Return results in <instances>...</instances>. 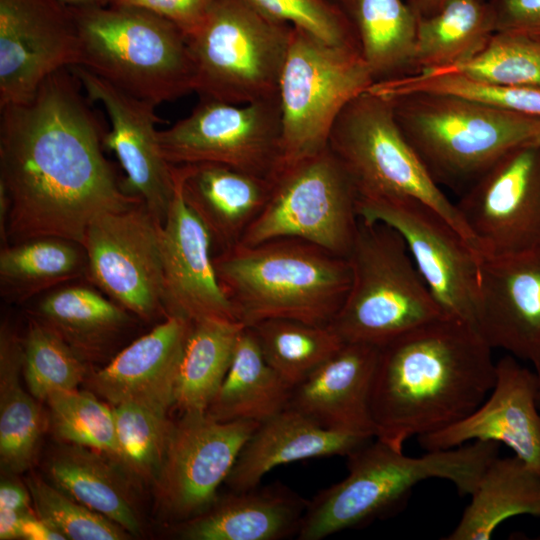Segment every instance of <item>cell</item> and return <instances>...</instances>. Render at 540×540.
Returning <instances> with one entry per match:
<instances>
[{
  "label": "cell",
  "mask_w": 540,
  "mask_h": 540,
  "mask_svg": "<svg viewBox=\"0 0 540 540\" xmlns=\"http://www.w3.org/2000/svg\"><path fill=\"white\" fill-rule=\"evenodd\" d=\"M84 247L54 236L3 246L0 252L1 294L23 301L57 284L85 275Z\"/></svg>",
  "instance_id": "e575fe53"
},
{
  "label": "cell",
  "mask_w": 540,
  "mask_h": 540,
  "mask_svg": "<svg viewBox=\"0 0 540 540\" xmlns=\"http://www.w3.org/2000/svg\"><path fill=\"white\" fill-rule=\"evenodd\" d=\"M30 493L27 487L12 479H2L0 485V510H29Z\"/></svg>",
  "instance_id": "bcb514c9"
},
{
  "label": "cell",
  "mask_w": 540,
  "mask_h": 540,
  "mask_svg": "<svg viewBox=\"0 0 540 540\" xmlns=\"http://www.w3.org/2000/svg\"><path fill=\"white\" fill-rule=\"evenodd\" d=\"M535 368V376H536V382H537V402L538 407L540 409V354L536 358V360L532 363Z\"/></svg>",
  "instance_id": "816d5d0a"
},
{
  "label": "cell",
  "mask_w": 540,
  "mask_h": 540,
  "mask_svg": "<svg viewBox=\"0 0 540 540\" xmlns=\"http://www.w3.org/2000/svg\"><path fill=\"white\" fill-rule=\"evenodd\" d=\"M371 90L393 96L411 92L456 95L503 110L540 117V88L475 81L453 73L425 71L374 83Z\"/></svg>",
  "instance_id": "74e56055"
},
{
  "label": "cell",
  "mask_w": 540,
  "mask_h": 540,
  "mask_svg": "<svg viewBox=\"0 0 540 540\" xmlns=\"http://www.w3.org/2000/svg\"><path fill=\"white\" fill-rule=\"evenodd\" d=\"M71 68L47 77L19 103L0 106V184L11 244L54 236L83 245L107 212L143 202L120 185L105 158L103 130Z\"/></svg>",
  "instance_id": "6da1fadb"
},
{
  "label": "cell",
  "mask_w": 540,
  "mask_h": 540,
  "mask_svg": "<svg viewBox=\"0 0 540 540\" xmlns=\"http://www.w3.org/2000/svg\"><path fill=\"white\" fill-rule=\"evenodd\" d=\"M373 438L323 428L286 408L258 425L225 482L233 491L249 490L277 466L308 458L349 456Z\"/></svg>",
  "instance_id": "d4e9b609"
},
{
  "label": "cell",
  "mask_w": 540,
  "mask_h": 540,
  "mask_svg": "<svg viewBox=\"0 0 540 540\" xmlns=\"http://www.w3.org/2000/svg\"><path fill=\"white\" fill-rule=\"evenodd\" d=\"M23 340L7 326L0 331V463L2 471L19 474L33 463L44 429L36 398L20 383Z\"/></svg>",
  "instance_id": "4dcf8cb0"
},
{
  "label": "cell",
  "mask_w": 540,
  "mask_h": 540,
  "mask_svg": "<svg viewBox=\"0 0 540 540\" xmlns=\"http://www.w3.org/2000/svg\"><path fill=\"white\" fill-rule=\"evenodd\" d=\"M46 402L58 439L97 450L115 460L118 442L112 408L94 394L76 390L55 392Z\"/></svg>",
  "instance_id": "60d3db41"
},
{
  "label": "cell",
  "mask_w": 540,
  "mask_h": 540,
  "mask_svg": "<svg viewBox=\"0 0 540 540\" xmlns=\"http://www.w3.org/2000/svg\"><path fill=\"white\" fill-rule=\"evenodd\" d=\"M373 84L360 50L332 46L293 27L279 83L281 164L326 149L341 111Z\"/></svg>",
  "instance_id": "30bf717a"
},
{
  "label": "cell",
  "mask_w": 540,
  "mask_h": 540,
  "mask_svg": "<svg viewBox=\"0 0 540 540\" xmlns=\"http://www.w3.org/2000/svg\"><path fill=\"white\" fill-rule=\"evenodd\" d=\"M351 19L374 83L412 73L418 19L402 0H354Z\"/></svg>",
  "instance_id": "836d02e7"
},
{
  "label": "cell",
  "mask_w": 540,
  "mask_h": 540,
  "mask_svg": "<svg viewBox=\"0 0 540 540\" xmlns=\"http://www.w3.org/2000/svg\"><path fill=\"white\" fill-rule=\"evenodd\" d=\"M540 516V474L516 455L495 457L447 540H488L505 520Z\"/></svg>",
  "instance_id": "83f0119b"
},
{
  "label": "cell",
  "mask_w": 540,
  "mask_h": 540,
  "mask_svg": "<svg viewBox=\"0 0 540 540\" xmlns=\"http://www.w3.org/2000/svg\"><path fill=\"white\" fill-rule=\"evenodd\" d=\"M452 0H407L417 19L434 15Z\"/></svg>",
  "instance_id": "681fc988"
},
{
  "label": "cell",
  "mask_w": 540,
  "mask_h": 540,
  "mask_svg": "<svg viewBox=\"0 0 540 540\" xmlns=\"http://www.w3.org/2000/svg\"><path fill=\"white\" fill-rule=\"evenodd\" d=\"M380 347L345 342L292 389L287 408L319 426L375 437L371 395Z\"/></svg>",
  "instance_id": "7402d4cb"
},
{
  "label": "cell",
  "mask_w": 540,
  "mask_h": 540,
  "mask_svg": "<svg viewBox=\"0 0 540 540\" xmlns=\"http://www.w3.org/2000/svg\"><path fill=\"white\" fill-rule=\"evenodd\" d=\"M216 0H108L149 10L174 23L189 36L203 22ZM107 3V4H108Z\"/></svg>",
  "instance_id": "f6af8a7d"
},
{
  "label": "cell",
  "mask_w": 540,
  "mask_h": 540,
  "mask_svg": "<svg viewBox=\"0 0 540 540\" xmlns=\"http://www.w3.org/2000/svg\"><path fill=\"white\" fill-rule=\"evenodd\" d=\"M475 327L493 348L533 363L540 354V247L479 262Z\"/></svg>",
  "instance_id": "ffe728a7"
},
{
  "label": "cell",
  "mask_w": 540,
  "mask_h": 540,
  "mask_svg": "<svg viewBox=\"0 0 540 540\" xmlns=\"http://www.w3.org/2000/svg\"><path fill=\"white\" fill-rule=\"evenodd\" d=\"M245 326L237 321L191 322L176 377L174 406L182 413L205 412L230 367Z\"/></svg>",
  "instance_id": "d6a6232c"
},
{
  "label": "cell",
  "mask_w": 540,
  "mask_h": 540,
  "mask_svg": "<svg viewBox=\"0 0 540 540\" xmlns=\"http://www.w3.org/2000/svg\"><path fill=\"white\" fill-rule=\"evenodd\" d=\"M191 322L165 317L89 378L91 388L113 406L135 402L169 410Z\"/></svg>",
  "instance_id": "603a6c76"
},
{
  "label": "cell",
  "mask_w": 540,
  "mask_h": 540,
  "mask_svg": "<svg viewBox=\"0 0 540 540\" xmlns=\"http://www.w3.org/2000/svg\"><path fill=\"white\" fill-rule=\"evenodd\" d=\"M213 264L245 327L274 318L329 325L351 284L345 257L299 238L238 243L213 255Z\"/></svg>",
  "instance_id": "3957f363"
},
{
  "label": "cell",
  "mask_w": 540,
  "mask_h": 540,
  "mask_svg": "<svg viewBox=\"0 0 540 540\" xmlns=\"http://www.w3.org/2000/svg\"><path fill=\"white\" fill-rule=\"evenodd\" d=\"M22 539L27 540H64L65 537L31 512L24 520Z\"/></svg>",
  "instance_id": "7dc6e473"
},
{
  "label": "cell",
  "mask_w": 540,
  "mask_h": 540,
  "mask_svg": "<svg viewBox=\"0 0 540 540\" xmlns=\"http://www.w3.org/2000/svg\"><path fill=\"white\" fill-rule=\"evenodd\" d=\"M173 176L174 196L162 226L165 317L239 322L218 282L210 236L186 204L174 166Z\"/></svg>",
  "instance_id": "44dd1931"
},
{
  "label": "cell",
  "mask_w": 540,
  "mask_h": 540,
  "mask_svg": "<svg viewBox=\"0 0 540 540\" xmlns=\"http://www.w3.org/2000/svg\"><path fill=\"white\" fill-rule=\"evenodd\" d=\"M86 95L100 102L111 122L104 145L126 173L124 189L164 222L174 196L173 165L163 156L153 103L139 99L82 66L70 67Z\"/></svg>",
  "instance_id": "ac0fdd59"
},
{
  "label": "cell",
  "mask_w": 540,
  "mask_h": 540,
  "mask_svg": "<svg viewBox=\"0 0 540 540\" xmlns=\"http://www.w3.org/2000/svg\"><path fill=\"white\" fill-rule=\"evenodd\" d=\"M291 392L265 360L252 329L244 327L228 372L206 413L219 421L262 423L288 407Z\"/></svg>",
  "instance_id": "f1b7e54d"
},
{
  "label": "cell",
  "mask_w": 540,
  "mask_h": 540,
  "mask_svg": "<svg viewBox=\"0 0 540 540\" xmlns=\"http://www.w3.org/2000/svg\"><path fill=\"white\" fill-rule=\"evenodd\" d=\"M260 423L219 421L205 412H184L168 444L157 495L171 515L187 520L217 497L243 446Z\"/></svg>",
  "instance_id": "2e32d148"
},
{
  "label": "cell",
  "mask_w": 540,
  "mask_h": 540,
  "mask_svg": "<svg viewBox=\"0 0 540 540\" xmlns=\"http://www.w3.org/2000/svg\"><path fill=\"white\" fill-rule=\"evenodd\" d=\"M27 488L35 514L65 539L121 540L128 532L104 515L81 504L55 485L31 475Z\"/></svg>",
  "instance_id": "b9f144b4"
},
{
  "label": "cell",
  "mask_w": 540,
  "mask_h": 540,
  "mask_svg": "<svg viewBox=\"0 0 540 540\" xmlns=\"http://www.w3.org/2000/svg\"><path fill=\"white\" fill-rule=\"evenodd\" d=\"M281 133L279 97L242 105L200 98L157 136L171 165L217 163L271 179L282 161Z\"/></svg>",
  "instance_id": "7c38bea8"
},
{
  "label": "cell",
  "mask_w": 540,
  "mask_h": 540,
  "mask_svg": "<svg viewBox=\"0 0 540 540\" xmlns=\"http://www.w3.org/2000/svg\"><path fill=\"white\" fill-rule=\"evenodd\" d=\"M347 296L329 324L344 342L382 347L444 315L405 241L390 226L359 218L346 257Z\"/></svg>",
  "instance_id": "52a82bcc"
},
{
  "label": "cell",
  "mask_w": 540,
  "mask_h": 540,
  "mask_svg": "<svg viewBox=\"0 0 540 540\" xmlns=\"http://www.w3.org/2000/svg\"><path fill=\"white\" fill-rule=\"evenodd\" d=\"M496 32L523 37L540 45V0H488Z\"/></svg>",
  "instance_id": "ee69618b"
},
{
  "label": "cell",
  "mask_w": 540,
  "mask_h": 540,
  "mask_svg": "<svg viewBox=\"0 0 540 540\" xmlns=\"http://www.w3.org/2000/svg\"><path fill=\"white\" fill-rule=\"evenodd\" d=\"M328 147L358 198L415 199L439 213L480 255L477 243L400 130L390 100L370 88L353 98L331 130Z\"/></svg>",
  "instance_id": "ba28073f"
},
{
  "label": "cell",
  "mask_w": 540,
  "mask_h": 540,
  "mask_svg": "<svg viewBox=\"0 0 540 540\" xmlns=\"http://www.w3.org/2000/svg\"><path fill=\"white\" fill-rule=\"evenodd\" d=\"M386 97L400 130L440 187L467 189L540 128V117L456 95L411 92Z\"/></svg>",
  "instance_id": "8992f818"
},
{
  "label": "cell",
  "mask_w": 540,
  "mask_h": 540,
  "mask_svg": "<svg viewBox=\"0 0 540 540\" xmlns=\"http://www.w3.org/2000/svg\"><path fill=\"white\" fill-rule=\"evenodd\" d=\"M70 9L79 37L78 66L156 106L194 91L188 40L171 21L130 5Z\"/></svg>",
  "instance_id": "5b68a950"
},
{
  "label": "cell",
  "mask_w": 540,
  "mask_h": 540,
  "mask_svg": "<svg viewBox=\"0 0 540 540\" xmlns=\"http://www.w3.org/2000/svg\"><path fill=\"white\" fill-rule=\"evenodd\" d=\"M162 226L141 202L98 216L89 225L82 245L87 279L146 321L165 317Z\"/></svg>",
  "instance_id": "4fadbf2b"
},
{
  "label": "cell",
  "mask_w": 540,
  "mask_h": 540,
  "mask_svg": "<svg viewBox=\"0 0 540 540\" xmlns=\"http://www.w3.org/2000/svg\"><path fill=\"white\" fill-rule=\"evenodd\" d=\"M79 63L69 6L59 0H0V106L29 99L51 74Z\"/></svg>",
  "instance_id": "e0dca14e"
},
{
  "label": "cell",
  "mask_w": 540,
  "mask_h": 540,
  "mask_svg": "<svg viewBox=\"0 0 540 540\" xmlns=\"http://www.w3.org/2000/svg\"><path fill=\"white\" fill-rule=\"evenodd\" d=\"M498 448L494 441H474L411 457L371 439L347 456L343 480L308 501L296 536L320 540L365 525L397 508L415 485L431 478L450 481L460 495H471Z\"/></svg>",
  "instance_id": "277c9868"
},
{
  "label": "cell",
  "mask_w": 540,
  "mask_h": 540,
  "mask_svg": "<svg viewBox=\"0 0 540 540\" xmlns=\"http://www.w3.org/2000/svg\"><path fill=\"white\" fill-rule=\"evenodd\" d=\"M112 410L118 442L115 461L132 480L156 481L174 427L168 410L135 402L114 405Z\"/></svg>",
  "instance_id": "8d00e7d4"
},
{
  "label": "cell",
  "mask_w": 540,
  "mask_h": 540,
  "mask_svg": "<svg viewBox=\"0 0 540 540\" xmlns=\"http://www.w3.org/2000/svg\"><path fill=\"white\" fill-rule=\"evenodd\" d=\"M531 142L540 144V128H539L538 132L536 133V135L534 136V138L531 140Z\"/></svg>",
  "instance_id": "db71d44e"
},
{
  "label": "cell",
  "mask_w": 540,
  "mask_h": 540,
  "mask_svg": "<svg viewBox=\"0 0 540 540\" xmlns=\"http://www.w3.org/2000/svg\"><path fill=\"white\" fill-rule=\"evenodd\" d=\"M250 328L267 363L292 389L345 343L330 325L274 318Z\"/></svg>",
  "instance_id": "d590c367"
},
{
  "label": "cell",
  "mask_w": 540,
  "mask_h": 540,
  "mask_svg": "<svg viewBox=\"0 0 540 540\" xmlns=\"http://www.w3.org/2000/svg\"><path fill=\"white\" fill-rule=\"evenodd\" d=\"M183 198L218 254L238 244L263 209L271 179L217 163L173 165Z\"/></svg>",
  "instance_id": "cb8c5ba5"
},
{
  "label": "cell",
  "mask_w": 540,
  "mask_h": 540,
  "mask_svg": "<svg viewBox=\"0 0 540 540\" xmlns=\"http://www.w3.org/2000/svg\"><path fill=\"white\" fill-rule=\"evenodd\" d=\"M359 218L396 230L446 316L475 326L481 256L439 213L415 199H357Z\"/></svg>",
  "instance_id": "5bb4252c"
},
{
  "label": "cell",
  "mask_w": 540,
  "mask_h": 540,
  "mask_svg": "<svg viewBox=\"0 0 540 540\" xmlns=\"http://www.w3.org/2000/svg\"><path fill=\"white\" fill-rule=\"evenodd\" d=\"M357 199L350 177L329 147L281 164L271 177L263 209L239 243L292 237L346 258L359 223Z\"/></svg>",
  "instance_id": "8fae6325"
},
{
  "label": "cell",
  "mask_w": 540,
  "mask_h": 540,
  "mask_svg": "<svg viewBox=\"0 0 540 540\" xmlns=\"http://www.w3.org/2000/svg\"><path fill=\"white\" fill-rule=\"evenodd\" d=\"M131 313L85 286L59 288L41 299L38 321L84 360L98 354L131 321Z\"/></svg>",
  "instance_id": "1f68e13d"
},
{
  "label": "cell",
  "mask_w": 540,
  "mask_h": 540,
  "mask_svg": "<svg viewBox=\"0 0 540 540\" xmlns=\"http://www.w3.org/2000/svg\"><path fill=\"white\" fill-rule=\"evenodd\" d=\"M495 33L488 0H452L418 19L411 74L462 63L482 51Z\"/></svg>",
  "instance_id": "f546056e"
},
{
  "label": "cell",
  "mask_w": 540,
  "mask_h": 540,
  "mask_svg": "<svg viewBox=\"0 0 540 540\" xmlns=\"http://www.w3.org/2000/svg\"><path fill=\"white\" fill-rule=\"evenodd\" d=\"M433 71L496 85L540 88V45L520 36L496 32L474 57Z\"/></svg>",
  "instance_id": "ab89813d"
},
{
  "label": "cell",
  "mask_w": 540,
  "mask_h": 540,
  "mask_svg": "<svg viewBox=\"0 0 540 540\" xmlns=\"http://www.w3.org/2000/svg\"><path fill=\"white\" fill-rule=\"evenodd\" d=\"M481 256L540 247V144L503 154L455 203Z\"/></svg>",
  "instance_id": "9a60e30c"
},
{
  "label": "cell",
  "mask_w": 540,
  "mask_h": 540,
  "mask_svg": "<svg viewBox=\"0 0 540 540\" xmlns=\"http://www.w3.org/2000/svg\"><path fill=\"white\" fill-rule=\"evenodd\" d=\"M32 511L0 510V539H22V528L25 518Z\"/></svg>",
  "instance_id": "c3c4849f"
},
{
  "label": "cell",
  "mask_w": 540,
  "mask_h": 540,
  "mask_svg": "<svg viewBox=\"0 0 540 540\" xmlns=\"http://www.w3.org/2000/svg\"><path fill=\"white\" fill-rule=\"evenodd\" d=\"M84 359L53 330L32 320L23 339V374L40 401L59 391L76 390L86 375Z\"/></svg>",
  "instance_id": "f35d334b"
},
{
  "label": "cell",
  "mask_w": 540,
  "mask_h": 540,
  "mask_svg": "<svg viewBox=\"0 0 540 540\" xmlns=\"http://www.w3.org/2000/svg\"><path fill=\"white\" fill-rule=\"evenodd\" d=\"M59 1L69 7H80V6L108 3V0H59Z\"/></svg>",
  "instance_id": "f907efd6"
},
{
  "label": "cell",
  "mask_w": 540,
  "mask_h": 540,
  "mask_svg": "<svg viewBox=\"0 0 540 540\" xmlns=\"http://www.w3.org/2000/svg\"><path fill=\"white\" fill-rule=\"evenodd\" d=\"M494 441L540 474V409L535 372L506 355L496 362V381L486 399L468 416L421 435L427 451L451 449L467 441Z\"/></svg>",
  "instance_id": "d6986e66"
},
{
  "label": "cell",
  "mask_w": 540,
  "mask_h": 540,
  "mask_svg": "<svg viewBox=\"0 0 540 540\" xmlns=\"http://www.w3.org/2000/svg\"><path fill=\"white\" fill-rule=\"evenodd\" d=\"M267 16L300 29L332 46L358 49L348 13L331 0H249Z\"/></svg>",
  "instance_id": "7bdbcfd3"
},
{
  "label": "cell",
  "mask_w": 540,
  "mask_h": 540,
  "mask_svg": "<svg viewBox=\"0 0 540 540\" xmlns=\"http://www.w3.org/2000/svg\"><path fill=\"white\" fill-rule=\"evenodd\" d=\"M308 501L283 484L233 491L183 522L187 540H280L297 535Z\"/></svg>",
  "instance_id": "484cf974"
},
{
  "label": "cell",
  "mask_w": 540,
  "mask_h": 540,
  "mask_svg": "<svg viewBox=\"0 0 540 540\" xmlns=\"http://www.w3.org/2000/svg\"><path fill=\"white\" fill-rule=\"evenodd\" d=\"M293 27L249 0H216L187 36L200 98L248 104L279 97Z\"/></svg>",
  "instance_id": "9c48e42d"
},
{
  "label": "cell",
  "mask_w": 540,
  "mask_h": 540,
  "mask_svg": "<svg viewBox=\"0 0 540 540\" xmlns=\"http://www.w3.org/2000/svg\"><path fill=\"white\" fill-rule=\"evenodd\" d=\"M75 444L54 451L47 468L53 485L117 523L128 533H138L131 478L113 458Z\"/></svg>",
  "instance_id": "4316f807"
},
{
  "label": "cell",
  "mask_w": 540,
  "mask_h": 540,
  "mask_svg": "<svg viewBox=\"0 0 540 540\" xmlns=\"http://www.w3.org/2000/svg\"><path fill=\"white\" fill-rule=\"evenodd\" d=\"M331 1L339 5L340 7H342L348 13L349 16L351 15L354 0H331Z\"/></svg>",
  "instance_id": "f5cc1de1"
},
{
  "label": "cell",
  "mask_w": 540,
  "mask_h": 540,
  "mask_svg": "<svg viewBox=\"0 0 540 540\" xmlns=\"http://www.w3.org/2000/svg\"><path fill=\"white\" fill-rule=\"evenodd\" d=\"M491 351L474 325L450 316L380 347L371 395L375 438L403 451L409 438L468 416L495 384Z\"/></svg>",
  "instance_id": "7a4b0ae2"
}]
</instances>
